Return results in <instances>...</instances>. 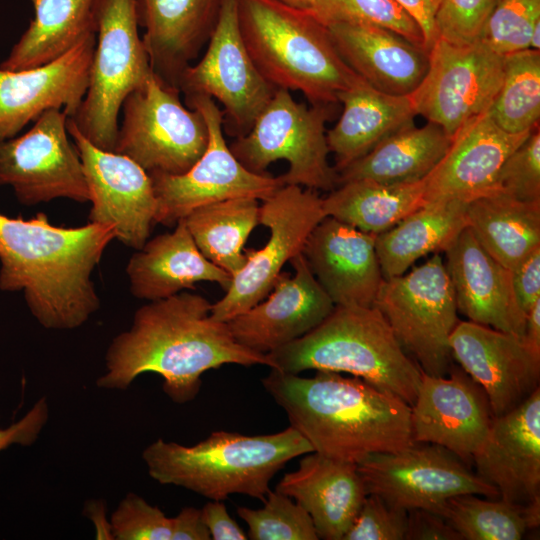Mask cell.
<instances>
[{
    "mask_svg": "<svg viewBox=\"0 0 540 540\" xmlns=\"http://www.w3.org/2000/svg\"><path fill=\"white\" fill-rule=\"evenodd\" d=\"M212 304L200 294L181 291L137 309L130 328L113 338L105 355V372L96 385L125 390L143 373L163 379V391L175 403L195 399L201 376L225 364L272 363L232 336L226 322L211 317Z\"/></svg>",
    "mask_w": 540,
    "mask_h": 540,
    "instance_id": "cell-1",
    "label": "cell"
},
{
    "mask_svg": "<svg viewBox=\"0 0 540 540\" xmlns=\"http://www.w3.org/2000/svg\"><path fill=\"white\" fill-rule=\"evenodd\" d=\"M114 239L112 225L65 228L44 213L28 220L0 213V289L22 291L44 328H78L100 307L92 273Z\"/></svg>",
    "mask_w": 540,
    "mask_h": 540,
    "instance_id": "cell-2",
    "label": "cell"
},
{
    "mask_svg": "<svg viewBox=\"0 0 540 540\" xmlns=\"http://www.w3.org/2000/svg\"><path fill=\"white\" fill-rule=\"evenodd\" d=\"M262 384L314 452L358 464L414 443L411 406L361 378L320 370L301 377L271 369Z\"/></svg>",
    "mask_w": 540,
    "mask_h": 540,
    "instance_id": "cell-3",
    "label": "cell"
},
{
    "mask_svg": "<svg viewBox=\"0 0 540 540\" xmlns=\"http://www.w3.org/2000/svg\"><path fill=\"white\" fill-rule=\"evenodd\" d=\"M313 452L295 428L274 434L247 436L216 431L196 445L157 439L142 459L155 481L191 490L211 500L243 494L264 501L274 475L287 462Z\"/></svg>",
    "mask_w": 540,
    "mask_h": 540,
    "instance_id": "cell-4",
    "label": "cell"
},
{
    "mask_svg": "<svg viewBox=\"0 0 540 540\" xmlns=\"http://www.w3.org/2000/svg\"><path fill=\"white\" fill-rule=\"evenodd\" d=\"M245 45L275 88L302 92L314 105L338 102L362 80L343 60L329 31L308 10L276 0H238Z\"/></svg>",
    "mask_w": 540,
    "mask_h": 540,
    "instance_id": "cell-5",
    "label": "cell"
},
{
    "mask_svg": "<svg viewBox=\"0 0 540 540\" xmlns=\"http://www.w3.org/2000/svg\"><path fill=\"white\" fill-rule=\"evenodd\" d=\"M267 355L271 369L292 374L306 370L347 373L397 395L410 406L421 380V368L374 306H335L316 328Z\"/></svg>",
    "mask_w": 540,
    "mask_h": 540,
    "instance_id": "cell-6",
    "label": "cell"
},
{
    "mask_svg": "<svg viewBox=\"0 0 540 540\" xmlns=\"http://www.w3.org/2000/svg\"><path fill=\"white\" fill-rule=\"evenodd\" d=\"M88 88L71 118L94 146L113 151L125 98L152 74L139 36L138 0H98Z\"/></svg>",
    "mask_w": 540,
    "mask_h": 540,
    "instance_id": "cell-7",
    "label": "cell"
},
{
    "mask_svg": "<svg viewBox=\"0 0 540 540\" xmlns=\"http://www.w3.org/2000/svg\"><path fill=\"white\" fill-rule=\"evenodd\" d=\"M312 105L298 103L289 90L277 88L251 129L229 146L231 152L255 173H264L277 160L287 161L288 171L280 176L284 185L335 189L338 173L328 162L325 131L329 105Z\"/></svg>",
    "mask_w": 540,
    "mask_h": 540,
    "instance_id": "cell-8",
    "label": "cell"
},
{
    "mask_svg": "<svg viewBox=\"0 0 540 540\" xmlns=\"http://www.w3.org/2000/svg\"><path fill=\"white\" fill-rule=\"evenodd\" d=\"M179 92L153 71L122 104L113 152L149 174L187 172L204 153L209 135L202 114L185 107Z\"/></svg>",
    "mask_w": 540,
    "mask_h": 540,
    "instance_id": "cell-9",
    "label": "cell"
},
{
    "mask_svg": "<svg viewBox=\"0 0 540 540\" xmlns=\"http://www.w3.org/2000/svg\"><path fill=\"white\" fill-rule=\"evenodd\" d=\"M373 306L422 371L434 376L448 374L453 359L449 338L460 320L440 253L408 273L384 278Z\"/></svg>",
    "mask_w": 540,
    "mask_h": 540,
    "instance_id": "cell-10",
    "label": "cell"
},
{
    "mask_svg": "<svg viewBox=\"0 0 540 540\" xmlns=\"http://www.w3.org/2000/svg\"><path fill=\"white\" fill-rule=\"evenodd\" d=\"M186 104L197 109L208 128V144L202 156L185 173H150L157 199L156 223L175 224L194 209L233 198L265 200L284 184L279 177L245 168L227 145L223 116L214 99L187 95Z\"/></svg>",
    "mask_w": 540,
    "mask_h": 540,
    "instance_id": "cell-11",
    "label": "cell"
},
{
    "mask_svg": "<svg viewBox=\"0 0 540 540\" xmlns=\"http://www.w3.org/2000/svg\"><path fill=\"white\" fill-rule=\"evenodd\" d=\"M326 217L315 190L283 185L262 201L259 224L269 229L266 244L245 250L246 262L232 277L225 295L212 304L211 317L227 322L263 300L284 265L302 253L313 229Z\"/></svg>",
    "mask_w": 540,
    "mask_h": 540,
    "instance_id": "cell-12",
    "label": "cell"
},
{
    "mask_svg": "<svg viewBox=\"0 0 540 540\" xmlns=\"http://www.w3.org/2000/svg\"><path fill=\"white\" fill-rule=\"evenodd\" d=\"M367 494L410 510L434 511L448 498L461 494L499 497L498 490L472 472L446 448L414 442L393 452L376 453L357 464Z\"/></svg>",
    "mask_w": 540,
    "mask_h": 540,
    "instance_id": "cell-13",
    "label": "cell"
},
{
    "mask_svg": "<svg viewBox=\"0 0 540 540\" xmlns=\"http://www.w3.org/2000/svg\"><path fill=\"white\" fill-rule=\"evenodd\" d=\"M63 110L44 112L24 134L0 141V186L33 206L57 198L89 202L79 152L70 142Z\"/></svg>",
    "mask_w": 540,
    "mask_h": 540,
    "instance_id": "cell-14",
    "label": "cell"
},
{
    "mask_svg": "<svg viewBox=\"0 0 540 540\" xmlns=\"http://www.w3.org/2000/svg\"><path fill=\"white\" fill-rule=\"evenodd\" d=\"M502 79V55L480 42L462 46L437 39L429 50L427 72L409 96L417 115L452 138L489 110Z\"/></svg>",
    "mask_w": 540,
    "mask_h": 540,
    "instance_id": "cell-15",
    "label": "cell"
},
{
    "mask_svg": "<svg viewBox=\"0 0 540 540\" xmlns=\"http://www.w3.org/2000/svg\"><path fill=\"white\" fill-rule=\"evenodd\" d=\"M238 0H221L207 50L187 66L177 87L185 96L205 95L223 104L238 137L246 134L275 90L255 65L243 40Z\"/></svg>",
    "mask_w": 540,
    "mask_h": 540,
    "instance_id": "cell-16",
    "label": "cell"
},
{
    "mask_svg": "<svg viewBox=\"0 0 540 540\" xmlns=\"http://www.w3.org/2000/svg\"><path fill=\"white\" fill-rule=\"evenodd\" d=\"M67 131L79 152L90 192L89 222L114 226L116 239L140 249L156 223L157 199L149 173L124 155L94 146L71 118Z\"/></svg>",
    "mask_w": 540,
    "mask_h": 540,
    "instance_id": "cell-17",
    "label": "cell"
},
{
    "mask_svg": "<svg viewBox=\"0 0 540 540\" xmlns=\"http://www.w3.org/2000/svg\"><path fill=\"white\" fill-rule=\"evenodd\" d=\"M449 376L421 370L411 406L414 442L442 446L463 462H471L484 444L494 419L483 389L462 369L451 366Z\"/></svg>",
    "mask_w": 540,
    "mask_h": 540,
    "instance_id": "cell-18",
    "label": "cell"
},
{
    "mask_svg": "<svg viewBox=\"0 0 540 540\" xmlns=\"http://www.w3.org/2000/svg\"><path fill=\"white\" fill-rule=\"evenodd\" d=\"M449 346L452 358L485 392L494 417L539 387L540 356L521 337L467 320L457 323Z\"/></svg>",
    "mask_w": 540,
    "mask_h": 540,
    "instance_id": "cell-19",
    "label": "cell"
},
{
    "mask_svg": "<svg viewBox=\"0 0 540 540\" xmlns=\"http://www.w3.org/2000/svg\"><path fill=\"white\" fill-rule=\"evenodd\" d=\"M96 35L44 65L8 71L0 68V141L17 136L50 109L73 118L87 91Z\"/></svg>",
    "mask_w": 540,
    "mask_h": 540,
    "instance_id": "cell-20",
    "label": "cell"
},
{
    "mask_svg": "<svg viewBox=\"0 0 540 540\" xmlns=\"http://www.w3.org/2000/svg\"><path fill=\"white\" fill-rule=\"evenodd\" d=\"M290 262L293 275L281 272L263 300L226 322L235 340L250 350L268 354L301 338L335 307L303 254Z\"/></svg>",
    "mask_w": 540,
    "mask_h": 540,
    "instance_id": "cell-21",
    "label": "cell"
},
{
    "mask_svg": "<svg viewBox=\"0 0 540 540\" xmlns=\"http://www.w3.org/2000/svg\"><path fill=\"white\" fill-rule=\"evenodd\" d=\"M302 254L335 306L372 307L383 281L375 235L326 216Z\"/></svg>",
    "mask_w": 540,
    "mask_h": 540,
    "instance_id": "cell-22",
    "label": "cell"
},
{
    "mask_svg": "<svg viewBox=\"0 0 540 540\" xmlns=\"http://www.w3.org/2000/svg\"><path fill=\"white\" fill-rule=\"evenodd\" d=\"M472 461L475 473L498 490L499 498L527 503L540 497L539 387L517 407L494 417Z\"/></svg>",
    "mask_w": 540,
    "mask_h": 540,
    "instance_id": "cell-23",
    "label": "cell"
},
{
    "mask_svg": "<svg viewBox=\"0 0 540 540\" xmlns=\"http://www.w3.org/2000/svg\"><path fill=\"white\" fill-rule=\"evenodd\" d=\"M530 131L509 133L485 112L462 126L445 155L425 178L426 203L470 200L492 191L507 157Z\"/></svg>",
    "mask_w": 540,
    "mask_h": 540,
    "instance_id": "cell-24",
    "label": "cell"
},
{
    "mask_svg": "<svg viewBox=\"0 0 540 540\" xmlns=\"http://www.w3.org/2000/svg\"><path fill=\"white\" fill-rule=\"evenodd\" d=\"M445 253L458 312L469 321L523 338L527 315L517 302L512 271L489 255L467 226Z\"/></svg>",
    "mask_w": 540,
    "mask_h": 540,
    "instance_id": "cell-25",
    "label": "cell"
},
{
    "mask_svg": "<svg viewBox=\"0 0 540 540\" xmlns=\"http://www.w3.org/2000/svg\"><path fill=\"white\" fill-rule=\"evenodd\" d=\"M302 456L275 490L307 511L319 538L343 540L367 495L357 464L314 451Z\"/></svg>",
    "mask_w": 540,
    "mask_h": 540,
    "instance_id": "cell-26",
    "label": "cell"
},
{
    "mask_svg": "<svg viewBox=\"0 0 540 540\" xmlns=\"http://www.w3.org/2000/svg\"><path fill=\"white\" fill-rule=\"evenodd\" d=\"M326 27L346 64L382 92L410 95L427 72L429 52L389 29L345 23Z\"/></svg>",
    "mask_w": 540,
    "mask_h": 540,
    "instance_id": "cell-27",
    "label": "cell"
},
{
    "mask_svg": "<svg viewBox=\"0 0 540 540\" xmlns=\"http://www.w3.org/2000/svg\"><path fill=\"white\" fill-rule=\"evenodd\" d=\"M126 273L132 295L148 301L170 297L202 281L215 282L226 291L232 281L230 274L200 252L183 219L172 232L148 239L137 249Z\"/></svg>",
    "mask_w": 540,
    "mask_h": 540,
    "instance_id": "cell-28",
    "label": "cell"
},
{
    "mask_svg": "<svg viewBox=\"0 0 540 540\" xmlns=\"http://www.w3.org/2000/svg\"><path fill=\"white\" fill-rule=\"evenodd\" d=\"M221 0H138L151 67L176 86L215 25ZM179 89V88H178Z\"/></svg>",
    "mask_w": 540,
    "mask_h": 540,
    "instance_id": "cell-29",
    "label": "cell"
},
{
    "mask_svg": "<svg viewBox=\"0 0 540 540\" xmlns=\"http://www.w3.org/2000/svg\"><path fill=\"white\" fill-rule=\"evenodd\" d=\"M338 102L343 104L342 114L326 133L337 173L391 134L412 124L417 115L409 95L382 92L363 79L341 92Z\"/></svg>",
    "mask_w": 540,
    "mask_h": 540,
    "instance_id": "cell-30",
    "label": "cell"
},
{
    "mask_svg": "<svg viewBox=\"0 0 540 540\" xmlns=\"http://www.w3.org/2000/svg\"><path fill=\"white\" fill-rule=\"evenodd\" d=\"M466 205L458 200L429 202L375 235L383 278L400 276L420 258L445 252L467 226Z\"/></svg>",
    "mask_w": 540,
    "mask_h": 540,
    "instance_id": "cell-31",
    "label": "cell"
},
{
    "mask_svg": "<svg viewBox=\"0 0 540 540\" xmlns=\"http://www.w3.org/2000/svg\"><path fill=\"white\" fill-rule=\"evenodd\" d=\"M451 140L437 124L428 122L422 127L409 124L338 171V186L361 179L388 184L423 180L443 158Z\"/></svg>",
    "mask_w": 540,
    "mask_h": 540,
    "instance_id": "cell-32",
    "label": "cell"
},
{
    "mask_svg": "<svg viewBox=\"0 0 540 540\" xmlns=\"http://www.w3.org/2000/svg\"><path fill=\"white\" fill-rule=\"evenodd\" d=\"M34 17L0 68L18 71L38 67L96 35L98 0H30Z\"/></svg>",
    "mask_w": 540,
    "mask_h": 540,
    "instance_id": "cell-33",
    "label": "cell"
},
{
    "mask_svg": "<svg viewBox=\"0 0 540 540\" xmlns=\"http://www.w3.org/2000/svg\"><path fill=\"white\" fill-rule=\"evenodd\" d=\"M466 219L482 248L511 271L540 247V202L491 192L467 202Z\"/></svg>",
    "mask_w": 540,
    "mask_h": 540,
    "instance_id": "cell-34",
    "label": "cell"
},
{
    "mask_svg": "<svg viewBox=\"0 0 540 540\" xmlns=\"http://www.w3.org/2000/svg\"><path fill=\"white\" fill-rule=\"evenodd\" d=\"M424 190L425 178L398 184L353 180L331 190L323 209L326 216L377 235L426 204Z\"/></svg>",
    "mask_w": 540,
    "mask_h": 540,
    "instance_id": "cell-35",
    "label": "cell"
},
{
    "mask_svg": "<svg viewBox=\"0 0 540 540\" xmlns=\"http://www.w3.org/2000/svg\"><path fill=\"white\" fill-rule=\"evenodd\" d=\"M259 200L242 197L198 207L183 221L200 252L233 277L246 262L243 247L259 224Z\"/></svg>",
    "mask_w": 540,
    "mask_h": 540,
    "instance_id": "cell-36",
    "label": "cell"
},
{
    "mask_svg": "<svg viewBox=\"0 0 540 540\" xmlns=\"http://www.w3.org/2000/svg\"><path fill=\"white\" fill-rule=\"evenodd\" d=\"M479 496L450 497L433 512L445 518L462 540H519L539 526L540 497L516 503Z\"/></svg>",
    "mask_w": 540,
    "mask_h": 540,
    "instance_id": "cell-37",
    "label": "cell"
},
{
    "mask_svg": "<svg viewBox=\"0 0 540 540\" xmlns=\"http://www.w3.org/2000/svg\"><path fill=\"white\" fill-rule=\"evenodd\" d=\"M492 120L509 133L539 125L540 51L526 49L503 55V79L489 110Z\"/></svg>",
    "mask_w": 540,
    "mask_h": 540,
    "instance_id": "cell-38",
    "label": "cell"
},
{
    "mask_svg": "<svg viewBox=\"0 0 540 540\" xmlns=\"http://www.w3.org/2000/svg\"><path fill=\"white\" fill-rule=\"evenodd\" d=\"M308 11L324 26L336 23L378 26L425 48L419 25L395 0H316Z\"/></svg>",
    "mask_w": 540,
    "mask_h": 540,
    "instance_id": "cell-39",
    "label": "cell"
},
{
    "mask_svg": "<svg viewBox=\"0 0 540 540\" xmlns=\"http://www.w3.org/2000/svg\"><path fill=\"white\" fill-rule=\"evenodd\" d=\"M260 509L237 507L238 516L248 525L252 540H317L314 523L297 502L279 491H269Z\"/></svg>",
    "mask_w": 540,
    "mask_h": 540,
    "instance_id": "cell-40",
    "label": "cell"
},
{
    "mask_svg": "<svg viewBox=\"0 0 540 540\" xmlns=\"http://www.w3.org/2000/svg\"><path fill=\"white\" fill-rule=\"evenodd\" d=\"M540 20V0H500L479 42L499 55L529 49L533 26Z\"/></svg>",
    "mask_w": 540,
    "mask_h": 540,
    "instance_id": "cell-41",
    "label": "cell"
},
{
    "mask_svg": "<svg viewBox=\"0 0 540 540\" xmlns=\"http://www.w3.org/2000/svg\"><path fill=\"white\" fill-rule=\"evenodd\" d=\"M491 192L523 202H540L539 125L504 161Z\"/></svg>",
    "mask_w": 540,
    "mask_h": 540,
    "instance_id": "cell-42",
    "label": "cell"
},
{
    "mask_svg": "<svg viewBox=\"0 0 540 540\" xmlns=\"http://www.w3.org/2000/svg\"><path fill=\"white\" fill-rule=\"evenodd\" d=\"M109 523L112 539L171 540V518L132 492L119 502Z\"/></svg>",
    "mask_w": 540,
    "mask_h": 540,
    "instance_id": "cell-43",
    "label": "cell"
},
{
    "mask_svg": "<svg viewBox=\"0 0 540 540\" xmlns=\"http://www.w3.org/2000/svg\"><path fill=\"white\" fill-rule=\"evenodd\" d=\"M500 0H441L435 18L436 40L455 45L479 42L484 26Z\"/></svg>",
    "mask_w": 540,
    "mask_h": 540,
    "instance_id": "cell-44",
    "label": "cell"
},
{
    "mask_svg": "<svg viewBox=\"0 0 540 540\" xmlns=\"http://www.w3.org/2000/svg\"><path fill=\"white\" fill-rule=\"evenodd\" d=\"M408 510L367 494L343 540H404Z\"/></svg>",
    "mask_w": 540,
    "mask_h": 540,
    "instance_id": "cell-45",
    "label": "cell"
},
{
    "mask_svg": "<svg viewBox=\"0 0 540 540\" xmlns=\"http://www.w3.org/2000/svg\"><path fill=\"white\" fill-rule=\"evenodd\" d=\"M48 416V403L45 397H42L18 422L0 429V452L13 444H33L46 425Z\"/></svg>",
    "mask_w": 540,
    "mask_h": 540,
    "instance_id": "cell-46",
    "label": "cell"
},
{
    "mask_svg": "<svg viewBox=\"0 0 540 540\" xmlns=\"http://www.w3.org/2000/svg\"><path fill=\"white\" fill-rule=\"evenodd\" d=\"M406 540H462L450 523L428 509L414 508L408 510Z\"/></svg>",
    "mask_w": 540,
    "mask_h": 540,
    "instance_id": "cell-47",
    "label": "cell"
},
{
    "mask_svg": "<svg viewBox=\"0 0 540 540\" xmlns=\"http://www.w3.org/2000/svg\"><path fill=\"white\" fill-rule=\"evenodd\" d=\"M512 282L519 307L527 315L540 301V247L512 271Z\"/></svg>",
    "mask_w": 540,
    "mask_h": 540,
    "instance_id": "cell-48",
    "label": "cell"
},
{
    "mask_svg": "<svg viewBox=\"0 0 540 540\" xmlns=\"http://www.w3.org/2000/svg\"><path fill=\"white\" fill-rule=\"evenodd\" d=\"M203 521L214 540H245L248 536L230 517L221 500H212L201 509Z\"/></svg>",
    "mask_w": 540,
    "mask_h": 540,
    "instance_id": "cell-49",
    "label": "cell"
},
{
    "mask_svg": "<svg viewBox=\"0 0 540 540\" xmlns=\"http://www.w3.org/2000/svg\"><path fill=\"white\" fill-rule=\"evenodd\" d=\"M419 25L429 52L436 41L435 18L441 0H395Z\"/></svg>",
    "mask_w": 540,
    "mask_h": 540,
    "instance_id": "cell-50",
    "label": "cell"
},
{
    "mask_svg": "<svg viewBox=\"0 0 540 540\" xmlns=\"http://www.w3.org/2000/svg\"><path fill=\"white\" fill-rule=\"evenodd\" d=\"M171 540H210V533L203 521L201 509L183 508L171 518Z\"/></svg>",
    "mask_w": 540,
    "mask_h": 540,
    "instance_id": "cell-51",
    "label": "cell"
},
{
    "mask_svg": "<svg viewBox=\"0 0 540 540\" xmlns=\"http://www.w3.org/2000/svg\"><path fill=\"white\" fill-rule=\"evenodd\" d=\"M522 339L533 353L540 356V301L527 314Z\"/></svg>",
    "mask_w": 540,
    "mask_h": 540,
    "instance_id": "cell-52",
    "label": "cell"
},
{
    "mask_svg": "<svg viewBox=\"0 0 540 540\" xmlns=\"http://www.w3.org/2000/svg\"><path fill=\"white\" fill-rule=\"evenodd\" d=\"M276 1H279L288 6H291L297 9H303V10L311 9L312 6L316 2V0H276Z\"/></svg>",
    "mask_w": 540,
    "mask_h": 540,
    "instance_id": "cell-53",
    "label": "cell"
},
{
    "mask_svg": "<svg viewBox=\"0 0 540 540\" xmlns=\"http://www.w3.org/2000/svg\"><path fill=\"white\" fill-rule=\"evenodd\" d=\"M529 49L540 51V20L532 28Z\"/></svg>",
    "mask_w": 540,
    "mask_h": 540,
    "instance_id": "cell-54",
    "label": "cell"
}]
</instances>
